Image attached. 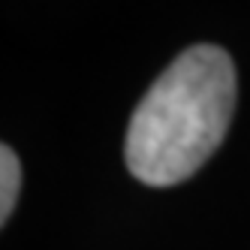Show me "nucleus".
<instances>
[{
  "label": "nucleus",
  "mask_w": 250,
  "mask_h": 250,
  "mask_svg": "<svg viewBox=\"0 0 250 250\" xmlns=\"http://www.w3.org/2000/svg\"><path fill=\"white\" fill-rule=\"evenodd\" d=\"M235 66L217 45L181 51L142 97L127 130V166L142 184L169 187L199 169L226 139Z\"/></svg>",
  "instance_id": "nucleus-1"
},
{
  "label": "nucleus",
  "mask_w": 250,
  "mask_h": 250,
  "mask_svg": "<svg viewBox=\"0 0 250 250\" xmlns=\"http://www.w3.org/2000/svg\"><path fill=\"white\" fill-rule=\"evenodd\" d=\"M0 181H3V187H0V220L6 223L21 190V163L9 145L0 148Z\"/></svg>",
  "instance_id": "nucleus-2"
}]
</instances>
